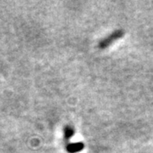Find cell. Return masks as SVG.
I'll list each match as a JSON object with an SVG mask.
<instances>
[{"mask_svg": "<svg viewBox=\"0 0 153 153\" xmlns=\"http://www.w3.org/2000/svg\"><path fill=\"white\" fill-rule=\"evenodd\" d=\"M73 134H74V129L70 126L66 127L65 128V138H66V140L71 139V137L73 136Z\"/></svg>", "mask_w": 153, "mask_h": 153, "instance_id": "3957f363", "label": "cell"}, {"mask_svg": "<svg viewBox=\"0 0 153 153\" xmlns=\"http://www.w3.org/2000/svg\"><path fill=\"white\" fill-rule=\"evenodd\" d=\"M124 35V32L123 30H117L115 31L114 33H112L110 36L106 37V38L101 40L99 44V47L100 49H105L108 46H110L111 44H112L115 41H117V39L121 38Z\"/></svg>", "mask_w": 153, "mask_h": 153, "instance_id": "6da1fadb", "label": "cell"}, {"mask_svg": "<svg viewBox=\"0 0 153 153\" xmlns=\"http://www.w3.org/2000/svg\"><path fill=\"white\" fill-rule=\"evenodd\" d=\"M84 145L82 142H76V143H71L67 146V152L70 153H76L79 152L83 150Z\"/></svg>", "mask_w": 153, "mask_h": 153, "instance_id": "7a4b0ae2", "label": "cell"}]
</instances>
